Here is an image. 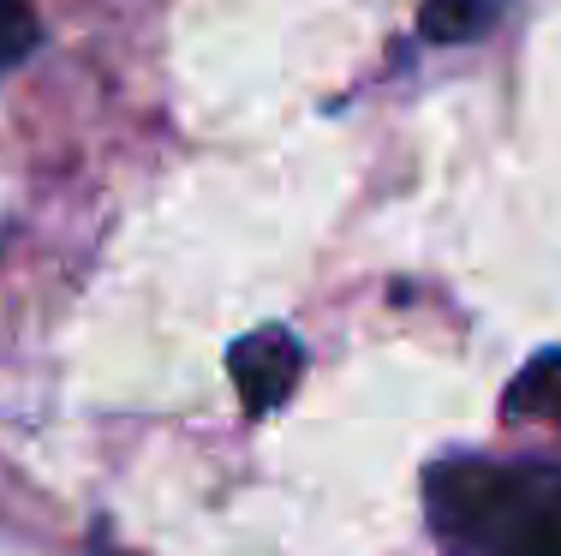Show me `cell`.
Returning a JSON list of instances; mask_svg holds the SVG:
<instances>
[{
  "label": "cell",
  "instance_id": "277c9868",
  "mask_svg": "<svg viewBox=\"0 0 561 556\" xmlns=\"http://www.w3.org/2000/svg\"><path fill=\"white\" fill-rule=\"evenodd\" d=\"M514 413H531V419H561V353H543L519 371L514 395H507Z\"/></svg>",
  "mask_w": 561,
  "mask_h": 556
},
{
  "label": "cell",
  "instance_id": "7a4b0ae2",
  "mask_svg": "<svg viewBox=\"0 0 561 556\" xmlns=\"http://www.w3.org/2000/svg\"><path fill=\"white\" fill-rule=\"evenodd\" d=\"M227 371H233V389L245 395L251 413H270L280 407L305 377V353L287 329H251L233 353H227Z\"/></svg>",
  "mask_w": 561,
  "mask_h": 556
},
{
  "label": "cell",
  "instance_id": "8992f818",
  "mask_svg": "<svg viewBox=\"0 0 561 556\" xmlns=\"http://www.w3.org/2000/svg\"><path fill=\"white\" fill-rule=\"evenodd\" d=\"M90 556H119V551H108V545H90Z\"/></svg>",
  "mask_w": 561,
  "mask_h": 556
},
{
  "label": "cell",
  "instance_id": "6da1fadb",
  "mask_svg": "<svg viewBox=\"0 0 561 556\" xmlns=\"http://www.w3.org/2000/svg\"><path fill=\"white\" fill-rule=\"evenodd\" d=\"M424 502L448 556H561V467L550 461H443Z\"/></svg>",
  "mask_w": 561,
  "mask_h": 556
},
{
  "label": "cell",
  "instance_id": "3957f363",
  "mask_svg": "<svg viewBox=\"0 0 561 556\" xmlns=\"http://www.w3.org/2000/svg\"><path fill=\"white\" fill-rule=\"evenodd\" d=\"M496 24V0H424L419 31L431 43H472Z\"/></svg>",
  "mask_w": 561,
  "mask_h": 556
},
{
  "label": "cell",
  "instance_id": "5b68a950",
  "mask_svg": "<svg viewBox=\"0 0 561 556\" xmlns=\"http://www.w3.org/2000/svg\"><path fill=\"white\" fill-rule=\"evenodd\" d=\"M36 43H43V24H36L31 0H0V72L31 60Z\"/></svg>",
  "mask_w": 561,
  "mask_h": 556
}]
</instances>
